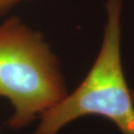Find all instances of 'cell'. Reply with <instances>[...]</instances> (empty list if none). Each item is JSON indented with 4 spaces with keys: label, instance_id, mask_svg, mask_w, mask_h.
<instances>
[{
    "label": "cell",
    "instance_id": "6da1fadb",
    "mask_svg": "<svg viewBox=\"0 0 134 134\" xmlns=\"http://www.w3.org/2000/svg\"><path fill=\"white\" fill-rule=\"evenodd\" d=\"M67 94L59 60L42 33L15 16L0 23V97L13 107L7 126H27Z\"/></svg>",
    "mask_w": 134,
    "mask_h": 134
},
{
    "label": "cell",
    "instance_id": "7a4b0ae2",
    "mask_svg": "<svg viewBox=\"0 0 134 134\" xmlns=\"http://www.w3.org/2000/svg\"><path fill=\"white\" fill-rule=\"evenodd\" d=\"M124 0H106V22L98 54L84 80L71 93L45 111L31 134H57L79 118L97 115L122 134H134V100L122 65Z\"/></svg>",
    "mask_w": 134,
    "mask_h": 134
},
{
    "label": "cell",
    "instance_id": "3957f363",
    "mask_svg": "<svg viewBox=\"0 0 134 134\" xmlns=\"http://www.w3.org/2000/svg\"><path fill=\"white\" fill-rule=\"evenodd\" d=\"M31 0H0V17L10 12L17 5Z\"/></svg>",
    "mask_w": 134,
    "mask_h": 134
},
{
    "label": "cell",
    "instance_id": "277c9868",
    "mask_svg": "<svg viewBox=\"0 0 134 134\" xmlns=\"http://www.w3.org/2000/svg\"><path fill=\"white\" fill-rule=\"evenodd\" d=\"M132 98H133V100H134V91H132Z\"/></svg>",
    "mask_w": 134,
    "mask_h": 134
}]
</instances>
